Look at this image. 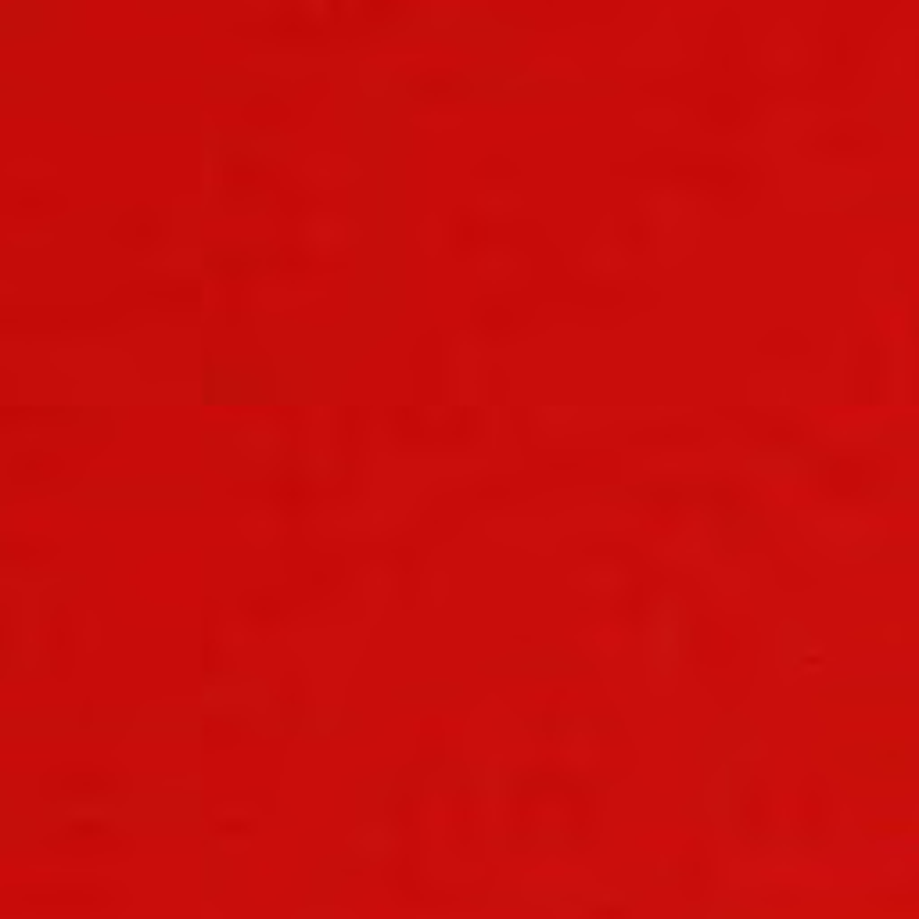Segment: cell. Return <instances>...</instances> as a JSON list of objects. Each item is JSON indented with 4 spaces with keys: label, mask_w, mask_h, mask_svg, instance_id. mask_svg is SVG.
<instances>
[{
    "label": "cell",
    "mask_w": 919,
    "mask_h": 919,
    "mask_svg": "<svg viewBox=\"0 0 919 919\" xmlns=\"http://www.w3.org/2000/svg\"><path fill=\"white\" fill-rule=\"evenodd\" d=\"M115 898H123V891L105 884H79V880H62V884H47V887H33V891H22V909L36 912V916H62V919H76V916H112L123 905H115Z\"/></svg>",
    "instance_id": "cell-1"
},
{
    "label": "cell",
    "mask_w": 919,
    "mask_h": 919,
    "mask_svg": "<svg viewBox=\"0 0 919 919\" xmlns=\"http://www.w3.org/2000/svg\"><path fill=\"white\" fill-rule=\"evenodd\" d=\"M47 848L62 858L76 862H112V858L130 855V841L119 830H108L101 823H72L47 837Z\"/></svg>",
    "instance_id": "cell-2"
},
{
    "label": "cell",
    "mask_w": 919,
    "mask_h": 919,
    "mask_svg": "<svg viewBox=\"0 0 919 919\" xmlns=\"http://www.w3.org/2000/svg\"><path fill=\"white\" fill-rule=\"evenodd\" d=\"M123 779L101 765H62L44 779L47 797H115Z\"/></svg>",
    "instance_id": "cell-3"
},
{
    "label": "cell",
    "mask_w": 919,
    "mask_h": 919,
    "mask_svg": "<svg viewBox=\"0 0 919 919\" xmlns=\"http://www.w3.org/2000/svg\"><path fill=\"white\" fill-rule=\"evenodd\" d=\"M668 176L686 180V184L708 187V191L718 194H736V187H740V169L729 166V162H715V158H686V162L668 169Z\"/></svg>",
    "instance_id": "cell-4"
},
{
    "label": "cell",
    "mask_w": 919,
    "mask_h": 919,
    "mask_svg": "<svg viewBox=\"0 0 919 919\" xmlns=\"http://www.w3.org/2000/svg\"><path fill=\"white\" fill-rule=\"evenodd\" d=\"M338 15V8L331 4H298L288 8L270 22V33L281 36V40H313L327 29V18Z\"/></svg>",
    "instance_id": "cell-5"
},
{
    "label": "cell",
    "mask_w": 919,
    "mask_h": 919,
    "mask_svg": "<svg viewBox=\"0 0 919 919\" xmlns=\"http://www.w3.org/2000/svg\"><path fill=\"white\" fill-rule=\"evenodd\" d=\"M112 237L119 245L133 248V252H148L162 241V219L151 209H130L126 216H119V223L112 227Z\"/></svg>",
    "instance_id": "cell-6"
},
{
    "label": "cell",
    "mask_w": 919,
    "mask_h": 919,
    "mask_svg": "<svg viewBox=\"0 0 919 919\" xmlns=\"http://www.w3.org/2000/svg\"><path fill=\"white\" fill-rule=\"evenodd\" d=\"M410 94L421 97V101H460V97L471 94V83L456 72H421L410 83Z\"/></svg>",
    "instance_id": "cell-7"
},
{
    "label": "cell",
    "mask_w": 919,
    "mask_h": 919,
    "mask_svg": "<svg viewBox=\"0 0 919 919\" xmlns=\"http://www.w3.org/2000/svg\"><path fill=\"white\" fill-rule=\"evenodd\" d=\"M62 471H65V460L51 453H18L8 467L11 482H18V485L47 482V478H58Z\"/></svg>",
    "instance_id": "cell-8"
},
{
    "label": "cell",
    "mask_w": 919,
    "mask_h": 919,
    "mask_svg": "<svg viewBox=\"0 0 919 919\" xmlns=\"http://www.w3.org/2000/svg\"><path fill=\"white\" fill-rule=\"evenodd\" d=\"M65 209L62 194H47V191H8L4 194V212L22 219H44V216H58Z\"/></svg>",
    "instance_id": "cell-9"
},
{
    "label": "cell",
    "mask_w": 919,
    "mask_h": 919,
    "mask_svg": "<svg viewBox=\"0 0 919 919\" xmlns=\"http://www.w3.org/2000/svg\"><path fill=\"white\" fill-rule=\"evenodd\" d=\"M482 245V219L474 216L471 209L453 212V223H449V248H453L456 259H471Z\"/></svg>",
    "instance_id": "cell-10"
},
{
    "label": "cell",
    "mask_w": 919,
    "mask_h": 919,
    "mask_svg": "<svg viewBox=\"0 0 919 919\" xmlns=\"http://www.w3.org/2000/svg\"><path fill=\"white\" fill-rule=\"evenodd\" d=\"M388 424H392L395 438L399 442H406V446H421V442H428V424H424L421 410H413V406H395V410H388Z\"/></svg>",
    "instance_id": "cell-11"
},
{
    "label": "cell",
    "mask_w": 919,
    "mask_h": 919,
    "mask_svg": "<svg viewBox=\"0 0 919 919\" xmlns=\"http://www.w3.org/2000/svg\"><path fill=\"white\" fill-rule=\"evenodd\" d=\"M76 421V410H4V428L15 431L18 424H40V428H58V424Z\"/></svg>",
    "instance_id": "cell-12"
},
{
    "label": "cell",
    "mask_w": 919,
    "mask_h": 919,
    "mask_svg": "<svg viewBox=\"0 0 919 919\" xmlns=\"http://www.w3.org/2000/svg\"><path fill=\"white\" fill-rule=\"evenodd\" d=\"M58 553L51 539H29V535H8V557L22 564H47Z\"/></svg>",
    "instance_id": "cell-13"
},
{
    "label": "cell",
    "mask_w": 919,
    "mask_h": 919,
    "mask_svg": "<svg viewBox=\"0 0 919 919\" xmlns=\"http://www.w3.org/2000/svg\"><path fill=\"white\" fill-rule=\"evenodd\" d=\"M281 600L270 593H245L241 596V614H245L248 622L255 625H273L277 618H281Z\"/></svg>",
    "instance_id": "cell-14"
},
{
    "label": "cell",
    "mask_w": 919,
    "mask_h": 919,
    "mask_svg": "<svg viewBox=\"0 0 919 919\" xmlns=\"http://www.w3.org/2000/svg\"><path fill=\"white\" fill-rule=\"evenodd\" d=\"M245 119L252 126H281L284 119H288V105H281L277 97L263 94V97H255V101H248L245 105Z\"/></svg>",
    "instance_id": "cell-15"
},
{
    "label": "cell",
    "mask_w": 919,
    "mask_h": 919,
    "mask_svg": "<svg viewBox=\"0 0 919 919\" xmlns=\"http://www.w3.org/2000/svg\"><path fill=\"white\" fill-rule=\"evenodd\" d=\"M47 654L54 657V665L62 661V675L69 672V614L65 611H58L51 618V625H47Z\"/></svg>",
    "instance_id": "cell-16"
},
{
    "label": "cell",
    "mask_w": 919,
    "mask_h": 919,
    "mask_svg": "<svg viewBox=\"0 0 919 919\" xmlns=\"http://www.w3.org/2000/svg\"><path fill=\"white\" fill-rule=\"evenodd\" d=\"M270 496L281 510H302L306 507V499L313 496V489H309L302 478H281V482L273 485Z\"/></svg>",
    "instance_id": "cell-17"
},
{
    "label": "cell",
    "mask_w": 919,
    "mask_h": 919,
    "mask_svg": "<svg viewBox=\"0 0 919 919\" xmlns=\"http://www.w3.org/2000/svg\"><path fill=\"white\" fill-rule=\"evenodd\" d=\"M474 324L482 327V331H489V334H507L510 327L517 324V316L510 313L507 306H496V302H489V306H474Z\"/></svg>",
    "instance_id": "cell-18"
},
{
    "label": "cell",
    "mask_w": 919,
    "mask_h": 919,
    "mask_svg": "<svg viewBox=\"0 0 919 919\" xmlns=\"http://www.w3.org/2000/svg\"><path fill=\"white\" fill-rule=\"evenodd\" d=\"M708 112H711V119H708L711 130H733V126L740 123V105H736L733 97H726V94L711 97Z\"/></svg>",
    "instance_id": "cell-19"
},
{
    "label": "cell",
    "mask_w": 919,
    "mask_h": 919,
    "mask_svg": "<svg viewBox=\"0 0 919 919\" xmlns=\"http://www.w3.org/2000/svg\"><path fill=\"white\" fill-rule=\"evenodd\" d=\"M151 295L169 302V306H194V302L202 298V288H198V284H158Z\"/></svg>",
    "instance_id": "cell-20"
},
{
    "label": "cell",
    "mask_w": 919,
    "mask_h": 919,
    "mask_svg": "<svg viewBox=\"0 0 919 919\" xmlns=\"http://www.w3.org/2000/svg\"><path fill=\"white\" fill-rule=\"evenodd\" d=\"M406 11L410 8H403V4H367V8H363V18L381 26V22H392V18H406Z\"/></svg>",
    "instance_id": "cell-21"
},
{
    "label": "cell",
    "mask_w": 919,
    "mask_h": 919,
    "mask_svg": "<svg viewBox=\"0 0 919 919\" xmlns=\"http://www.w3.org/2000/svg\"><path fill=\"white\" fill-rule=\"evenodd\" d=\"M259 173H263V169L252 166V162H241V158H234V162L227 166L230 184H252V180H259Z\"/></svg>",
    "instance_id": "cell-22"
}]
</instances>
